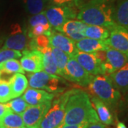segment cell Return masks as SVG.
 Returning a JSON list of instances; mask_svg holds the SVG:
<instances>
[{
    "mask_svg": "<svg viewBox=\"0 0 128 128\" xmlns=\"http://www.w3.org/2000/svg\"><path fill=\"white\" fill-rule=\"evenodd\" d=\"M99 122V118L92 107L88 94L84 90L76 88L67 102L63 123L90 124Z\"/></svg>",
    "mask_w": 128,
    "mask_h": 128,
    "instance_id": "obj_1",
    "label": "cell"
},
{
    "mask_svg": "<svg viewBox=\"0 0 128 128\" xmlns=\"http://www.w3.org/2000/svg\"><path fill=\"white\" fill-rule=\"evenodd\" d=\"M113 9L109 0H90L79 8L76 18L87 25L103 26L110 30L116 25Z\"/></svg>",
    "mask_w": 128,
    "mask_h": 128,
    "instance_id": "obj_2",
    "label": "cell"
},
{
    "mask_svg": "<svg viewBox=\"0 0 128 128\" xmlns=\"http://www.w3.org/2000/svg\"><path fill=\"white\" fill-rule=\"evenodd\" d=\"M88 90L93 97L105 102L108 107H115L122 94L114 87L109 75L100 74L94 76L88 86Z\"/></svg>",
    "mask_w": 128,
    "mask_h": 128,
    "instance_id": "obj_3",
    "label": "cell"
},
{
    "mask_svg": "<svg viewBox=\"0 0 128 128\" xmlns=\"http://www.w3.org/2000/svg\"><path fill=\"white\" fill-rule=\"evenodd\" d=\"M75 89L61 92L51 102V106L42 120L39 128H57L64 122L66 106Z\"/></svg>",
    "mask_w": 128,
    "mask_h": 128,
    "instance_id": "obj_4",
    "label": "cell"
},
{
    "mask_svg": "<svg viewBox=\"0 0 128 128\" xmlns=\"http://www.w3.org/2000/svg\"><path fill=\"white\" fill-rule=\"evenodd\" d=\"M27 77L28 86L32 88L47 90L54 95L64 92L65 90V87L63 86L65 81L58 76L51 75L43 70L37 73H28Z\"/></svg>",
    "mask_w": 128,
    "mask_h": 128,
    "instance_id": "obj_5",
    "label": "cell"
},
{
    "mask_svg": "<svg viewBox=\"0 0 128 128\" xmlns=\"http://www.w3.org/2000/svg\"><path fill=\"white\" fill-rule=\"evenodd\" d=\"M44 13L50 26L58 31L68 20L76 18L78 12L76 8L71 6L53 5L48 7Z\"/></svg>",
    "mask_w": 128,
    "mask_h": 128,
    "instance_id": "obj_6",
    "label": "cell"
},
{
    "mask_svg": "<svg viewBox=\"0 0 128 128\" xmlns=\"http://www.w3.org/2000/svg\"><path fill=\"white\" fill-rule=\"evenodd\" d=\"M30 41L27 30H23L19 24H15L12 26L10 35L6 39L2 48L18 51L28 50Z\"/></svg>",
    "mask_w": 128,
    "mask_h": 128,
    "instance_id": "obj_7",
    "label": "cell"
},
{
    "mask_svg": "<svg viewBox=\"0 0 128 128\" xmlns=\"http://www.w3.org/2000/svg\"><path fill=\"white\" fill-rule=\"evenodd\" d=\"M93 76L88 73L73 57H70L64 73V78L79 86L87 87Z\"/></svg>",
    "mask_w": 128,
    "mask_h": 128,
    "instance_id": "obj_8",
    "label": "cell"
},
{
    "mask_svg": "<svg viewBox=\"0 0 128 128\" xmlns=\"http://www.w3.org/2000/svg\"><path fill=\"white\" fill-rule=\"evenodd\" d=\"M52 101H48L36 105H28L22 115L26 128H39L42 120L51 106Z\"/></svg>",
    "mask_w": 128,
    "mask_h": 128,
    "instance_id": "obj_9",
    "label": "cell"
},
{
    "mask_svg": "<svg viewBox=\"0 0 128 128\" xmlns=\"http://www.w3.org/2000/svg\"><path fill=\"white\" fill-rule=\"evenodd\" d=\"M105 41L108 46L128 57V28L116 24L110 29V36Z\"/></svg>",
    "mask_w": 128,
    "mask_h": 128,
    "instance_id": "obj_10",
    "label": "cell"
},
{
    "mask_svg": "<svg viewBox=\"0 0 128 128\" xmlns=\"http://www.w3.org/2000/svg\"><path fill=\"white\" fill-rule=\"evenodd\" d=\"M105 60L102 66L104 74L106 75H110L117 71L128 62L127 56L109 46L105 50Z\"/></svg>",
    "mask_w": 128,
    "mask_h": 128,
    "instance_id": "obj_11",
    "label": "cell"
},
{
    "mask_svg": "<svg viewBox=\"0 0 128 128\" xmlns=\"http://www.w3.org/2000/svg\"><path fill=\"white\" fill-rule=\"evenodd\" d=\"M73 57L92 76H96L100 74H104L102 63L95 54H88L78 50Z\"/></svg>",
    "mask_w": 128,
    "mask_h": 128,
    "instance_id": "obj_12",
    "label": "cell"
},
{
    "mask_svg": "<svg viewBox=\"0 0 128 128\" xmlns=\"http://www.w3.org/2000/svg\"><path fill=\"white\" fill-rule=\"evenodd\" d=\"M48 37L50 46L58 48L70 57H73L78 51L75 41L66 36L64 34H61V32L52 29Z\"/></svg>",
    "mask_w": 128,
    "mask_h": 128,
    "instance_id": "obj_13",
    "label": "cell"
},
{
    "mask_svg": "<svg viewBox=\"0 0 128 128\" xmlns=\"http://www.w3.org/2000/svg\"><path fill=\"white\" fill-rule=\"evenodd\" d=\"M23 54L20 64L25 72L32 73L44 70L43 55L41 52L37 50H24Z\"/></svg>",
    "mask_w": 128,
    "mask_h": 128,
    "instance_id": "obj_14",
    "label": "cell"
},
{
    "mask_svg": "<svg viewBox=\"0 0 128 128\" xmlns=\"http://www.w3.org/2000/svg\"><path fill=\"white\" fill-rule=\"evenodd\" d=\"M87 26L86 24L79 20L69 19L63 24L58 32H63L66 36L76 42L85 38L84 31Z\"/></svg>",
    "mask_w": 128,
    "mask_h": 128,
    "instance_id": "obj_15",
    "label": "cell"
},
{
    "mask_svg": "<svg viewBox=\"0 0 128 128\" xmlns=\"http://www.w3.org/2000/svg\"><path fill=\"white\" fill-rule=\"evenodd\" d=\"M54 96V94L46 90L29 87L25 90L22 97L28 105H36L45 102L52 101Z\"/></svg>",
    "mask_w": 128,
    "mask_h": 128,
    "instance_id": "obj_16",
    "label": "cell"
},
{
    "mask_svg": "<svg viewBox=\"0 0 128 128\" xmlns=\"http://www.w3.org/2000/svg\"><path fill=\"white\" fill-rule=\"evenodd\" d=\"M114 87L121 94L128 92V62L123 66L109 75Z\"/></svg>",
    "mask_w": 128,
    "mask_h": 128,
    "instance_id": "obj_17",
    "label": "cell"
},
{
    "mask_svg": "<svg viewBox=\"0 0 128 128\" xmlns=\"http://www.w3.org/2000/svg\"><path fill=\"white\" fill-rule=\"evenodd\" d=\"M75 44L78 50L88 54H94L100 50H104L108 47L105 41L92 39L86 37L80 41H76Z\"/></svg>",
    "mask_w": 128,
    "mask_h": 128,
    "instance_id": "obj_18",
    "label": "cell"
},
{
    "mask_svg": "<svg viewBox=\"0 0 128 128\" xmlns=\"http://www.w3.org/2000/svg\"><path fill=\"white\" fill-rule=\"evenodd\" d=\"M90 101L101 123L106 125H110L114 123L113 116L110 112L109 107L105 102L93 96H92Z\"/></svg>",
    "mask_w": 128,
    "mask_h": 128,
    "instance_id": "obj_19",
    "label": "cell"
},
{
    "mask_svg": "<svg viewBox=\"0 0 128 128\" xmlns=\"http://www.w3.org/2000/svg\"><path fill=\"white\" fill-rule=\"evenodd\" d=\"M12 90V99L21 96L28 86L27 78L23 73H15L9 79Z\"/></svg>",
    "mask_w": 128,
    "mask_h": 128,
    "instance_id": "obj_20",
    "label": "cell"
},
{
    "mask_svg": "<svg viewBox=\"0 0 128 128\" xmlns=\"http://www.w3.org/2000/svg\"><path fill=\"white\" fill-rule=\"evenodd\" d=\"M113 19L117 25L128 28V0H118L113 9Z\"/></svg>",
    "mask_w": 128,
    "mask_h": 128,
    "instance_id": "obj_21",
    "label": "cell"
},
{
    "mask_svg": "<svg viewBox=\"0 0 128 128\" xmlns=\"http://www.w3.org/2000/svg\"><path fill=\"white\" fill-rule=\"evenodd\" d=\"M43 55V66L44 71L51 75H56L62 77L61 73L58 68L54 55L51 51V47L48 46L41 51Z\"/></svg>",
    "mask_w": 128,
    "mask_h": 128,
    "instance_id": "obj_22",
    "label": "cell"
},
{
    "mask_svg": "<svg viewBox=\"0 0 128 128\" xmlns=\"http://www.w3.org/2000/svg\"><path fill=\"white\" fill-rule=\"evenodd\" d=\"M84 36L92 39L105 41L110 36V30L103 26L88 25L84 31Z\"/></svg>",
    "mask_w": 128,
    "mask_h": 128,
    "instance_id": "obj_23",
    "label": "cell"
},
{
    "mask_svg": "<svg viewBox=\"0 0 128 128\" xmlns=\"http://www.w3.org/2000/svg\"><path fill=\"white\" fill-rule=\"evenodd\" d=\"M3 128H24L23 120L21 114H16L12 110L8 112L0 120Z\"/></svg>",
    "mask_w": 128,
    "mask_h": 128,
    "instance_id": "obj_24",
    "label": "cell"
},
{
    "mask_svg": "<svg viewBox=\"0 0 128 128\" xmlns=\"http://www.w3.org/2000/svg\"><path fill=\"white\" fill-rule=\"evenodd\" d=\"M0 72L2 74L25 73V71L22 68L20 61H18L17 59H10L0 63Z\"/></svg>",
    "mask_w": 128,
    "mask_h": 128,
    "instance_id": "obj_25",
    "label": "cell"
},
{
    "mask_svg": "<svg viewBox=\"0 0 128 128\" xmlns=\"http://www.w3.org/2000/svg\"><path fill=\"white\" fill-rule=\"evenodd\" d=\"M50 47H51V51H52V54L54 57L57 67L59 69L60 72L61 73L62 77L64 78L65 69H66L70 56H68L66 53L63 52L62 50H60L58 48H56L52 47V46H50Z\"/></svg>",
    "mask_w": 128,
    "mask_h": 128,
    "instance_id": "obj_26",
    "label": "cell"
},
{
    "mask_svg": "<svg viewBox=\"0 0 128 128\" xmlns=\"http://www.w3.org/2000/svg\"><path fill=\"white\" fill-rule=\"evenodd\" d=\"M25 9L28 14L36 15L44 12L46 0H23Z\"/></svg>",
    "mask_w": 128,
    "mask_h": 128,
    "instance_id": "obj_27",
    "label": "cell"
},
{
    "mask_svg": "<svg viewBox=\"0 0 128 128\" xmlns=\"http://www.w3.org/2000/svg\"><path fill=\"white\" fill-rule=\"evenodd\" d=\"M9 108L13 112L18 114H22L28 107L26 102L24 100L22 96L14 98L6 103Z\"/></svg>",
    "mask_w": 128,
    "mask_h": 128,
    "instance_id": "obj_28",
    "label": "cell"
},
{
    "mask_svg": "<svg viewBox=\"0 0 128 128\" xmlns=\"http://www.w3.org/2000/svg\"><path fill=\"white\" fill-rule=\"evenodd\" d=\"M11 100L12 94L9 80L0 78V103H6Z\"/></svg>",
    "mask_w": 128,
    "mask_h": 128,
    "instance_id": "obj_29",
    "label": "cell"
},
{
    "mask_svg": "<svg viewBox=\"0 0 128 128\" xmlns=\"http://www.w3.org/2000/svg\"><path fill=\"white\" fill-rule=\"evenodd\" d=\"M22 56V54L18 50L10 49H0V63L10 59H17Z\"/></svg>",
    "mask_w": 128,
    "mask_h": 128,
    "instance_id": "obj_30",
    "label": "cell"
},
{
    "mask_svg": "<svg viewBox=\"0 0 128 128\" xmlns=\"http://www.w3.org/2000/svg\"><path fill=\"white\" fill-rule=\"evenodd\" d=\"M56 6H67L79 9L84 3L83 0H46Z\"/></svg>",
    "mask_w": 128,
    "mask_h": 128,
    "instance_id": "obj_31",
    "label": "cell"
},
{
    "mask_svg": "<svg viewBox=\"0 0 128 128\" xmlns=\"http://www.w3.org/2000/svg\"><path fill=\"white\" fill-rule=\"evenodd\" d=\"M37 24H50L46 18L44 11L39 14L33 15L28 19V28L33 27Z\"/></svg>",
    "mask_w": 128,
    "mask_h": 128,
    "instance_id": "obj_32",
    "label": "cell"
},
{
    "mask_svg": "<svg viewBox=\"0 0 128 128\" xmlns=\"http://www.w3.org/2000/svg\"><path fill=\"white\" fill-rule=\"evenodd\" d=\"M88 124H66L62 123L57 128H86Z\"/></svg>",
    "mask_w": 128,
    "mask_h": 128,
    "instance_id": "obj_33",
    "label": "cell"
},
{
    "mask_svg": "<svg viewBox=\"0 0 128 128\" xmlns=\"http://www.w3.org/2000/svg\"><path fill=\"white\" fill-rule=\"evenodd\" d=\"M9 107L6 105V104L4 103H0V120L2 119L5 114H6L8 112L10 111Z\"/></svg>",
    "mask_w": 128,
    "mask_h": 128,
    "instance_id": "obj_34",
    "label": "cell"
},
{
    "mask_svg": "<svg viewBox=\"0 0 128 128\" xmlns=\"http://www.w3.org/2000/svg\"><path fill=\"white\" fill-rule=\"evenodd\" d=\"M86 128H105L104 124L101 122H96V123L90 124Z\"/></svg>",
    "mask_w": 128,
    "mask_h": 128,
    "instance_id": "obj_35",
    "label": "cell"
},
{
    "mask_svg": "<svg viewBox=\"0 0 128 128\" xmlns=\"http://www.w3.org/2000/svg\"><path fill=\"white\" fill-rule=\"evenodd\" d=\"M116 128H127V127H126V125H125L123 122H119L118 123V124H117Z\"/></svg>",
    "mask_w": 128,
    "mask_h": 128,
    "instance_id": "obj_36",
    "label": "cell"
},
{
    "mask_svg": "<svg viewBox=\"0 0 128 128\" xmlns=\"http://www.w3.org/2000/svg\"><path fill=\"white\" fill-rule=\"evenodd\" d=\"M2 39H0V46L2 45Z\"/></svg>",
    "mask_w": 128,
    "mask_h": 128,
    "instance_id": "obj_37",
    "label": "cell"
},
{
    "mask_svg": "<svg viewBox=\"0 0 128 128\" xmlns=\"http://www.w3.org/2000/svg\"><path fill=\"white\" fill-rule=\"evenodd\" d=\"M0 128H3L2 125V124H1V122H0Z\"/></svg>",
    "mask_w": 128,
    "mask_h": 128,
    "instance_id": "obj_38",
    "label": "cell"
},
{
    "mask_svg": "<svg viewBox=\"0 0 128 128\" xmlns=\"http://www.w3.org/2000/svg\"><path fill=\"white\" fill-rule=\"evenodd\" d=\"M2 73L0 72V78H1V76H2Z\"/></svg>",
    "mask_w": 128,
    "mask_h": 128,
    "instance_id": "obj_39",
    "label": "cell"
},
{
    "mask_svg": "<svg viewBox=\"0 0 128 128\" xmlns=\"http://www.w3.org/2000/svg\"></svg>",
    "mask_w": 128,
    "mask_h": 128,
    "instance_id": "obj_40",
    "label": "cell"
}]
</instances>
